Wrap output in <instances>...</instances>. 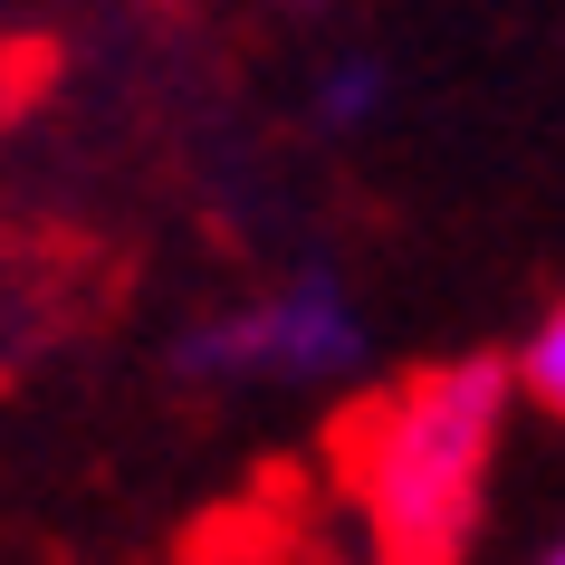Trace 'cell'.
<instances>
[{
    "label": "cell",
    "mask_w": 565,
    "mask_h": 565,
    "mask_svg": "<svg viewBox=\"0 0 565 565\" xmlns=\"http://www.w3.org/2000/svg\"><path fill=\"white\" fill-rule=\"evenodd\" d=\"M384 96H393L384 58H335L327 77H317V116H327V125H374V116H384Z\"/></svg>",
    "instance_id": "3957f363"
},
{
    "label": "cell",
    "mask_w": 565,
    "mask_h": 565,
    "mask_svg": "<svg viewBox=\"0 0 565 565\" xmlns=\"http://www.w3.org/2000/svg\"><path fill=\"white\" fill-rule=\"evenodd\" d=\"M499 413H508V364L460 355L431 364L364 422V508L384 527L393 565H450L470 536L479 479L499 450Z\"/></svg>",
    "instance_id": "6da1fadb"
},
{
    "label": "cell",
    "mask_w": 565,
    "mask_h": 565,
    "mask_svg": "<svg viewBox=\"0 0 565 565\" xmlns=\"http://www.w3.org/2000/svg\"><path fill=\"white\" fill-rule=\"evenodd\" d=\"M288 10H327V0H288Z\"/></svg>",
    "instance_id": "5b68a950"
},
{
    "label": "cell",
    "mask_w": 565,
    "mask_h": 565,
    "mask_svg": "<svg viewBox=\"0 0 565 565\" xmlns=\"http://www.w3.org/2000/svg\"><path fill=\"white\" fill-rule=\"evenodd\" d=\"M546 565H565V546H556V556H546Z\"/></svg>",
    "instance_id": "8992f818"
},
{
    "label": "cell",
    "mask_w": 565,
    "mask_h": 565,
    "mask_svg": "<svg viewBox=\"0 0 565 565\" xmlns=\"http://www.w3.org/2000/svg\"><path fill=\"white\" fill-rule=\"evenodd\" d=\"M518 384H527L536 403H546V413L565 422V307H556V317H546V327L527 335V355H518Z\"/></svg>",
    "instance_id": "277c9868"
},
{
    "label": "cell",
    "mask_w": 565,
    "mask_h": 565,
    "mask_svg": "<svg viewBox=\"0 0 565 565\" xmlns=\"http://www.w3.org/2000/svg\"><path fill=\"white\" fill-rule=\"evenodd\" d=\"M355 355H364V317L327 268H298L288 288L182 335V364L211 384H317V374H345Z\"/></svg>",
    "instance_id": "7a4b0ae2"
}]
</instances>
